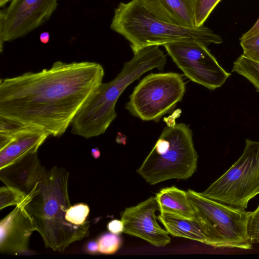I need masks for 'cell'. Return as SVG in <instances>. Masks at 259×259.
Here are the masks:
<instances>
[{"instance_id":"obj_18","label":"cell","mask_w":259,"mask_h":259,"mask_svg":"<svg viewBox=\"0 0 259 259\" xmlns=\"http://www.w3.org/2000/svg\"><path fill=\"white\" fill-rule=\"evenodd\" d=\"M232 71L246 78L259 92V62L241 55L234 62Z\"/></svg>"},{"instance_id":"obj_31","label":"cell","mask_w":259,"mask_h":259,"mask_svg":"<svg viewBox=\"0 0 259 259\" xmlns=\"http://www.w3.org/2000/svg\"><path fill=\"white\" fill-rule=\"evenodd\" d=\"M10 0H0V7L3 8L6 6V5L10 1Z\"/></svg>"},{"instance_id":"obj_7","label":"cell","mask_w":259,"mask_h":259,"mask_svg":"<svg viewBox=\"0 0 259 259\" xmlns=\"http://www.w3.org/2000/svg\"><path fill=\"white\" fill-rule=\"evenodd\" d=\"M202 196L241 209L259 194V141L245 140L238 159L204 191Z\"/></svg>"},{"instance_id":"obj_15","label":"cell","mask_w":259,"mask_h":259,"mask_svg":"<svg viewBox=\"0 0 259 259\" xmlns=\"http://www.w3.org/2000/svg\"><path fill=\"white\" fill-rule=\"evenodd\" d=\"M149 10L171 24L195 28L194 0H140Z\"/></svg>"},{"instance_id":"obj_1","label":"cell","mask_w":259,"mask_h":259,"mask_svg":"<svg viewBox=\"0 0 259 259\" xmlns=\"http://www.w3.org/2000/svg\"><path fill=\"white\" fill-rule=\"evenodd\" d=\"M94 62H55L48 69L0 80V116L62 136L103 82Z\"/></svg>"},{"instance_id":"obj_11","label":"cell","mask_w":259,"mask_h":259,"mask_svg":"<svg viewBox=\"0 0 259 259\" xmlns=\"http://www.w3.org/2000/svg\"><path fill=\"white\" fill-rule=\"evenodd\" d=\"M159 207L155 197L151 196L135 206L126 207L121 212L123 233L139 237L157 247L170 243L167 232L157 221L155 212Z\"/></svg>"},{"instance_id":"obj_24","label":"cell","mask_w":259,"mask_h":259,"mask_svg":"<svg viewBox=\"0 0 259 259\" xmlns=\"http://www.w3.org/2000/svg\"><path fill=\"white\" fill-rule=\"evenodd\" d=\"M247 231L251 243H259V205L255 210L250 212Z\"/></svg>"},{"instance_id":"obj_6","label":"cell","mask_w":259,"mask_h":259,"mask_svg":"<svg viewBox=\"0 0 259 259\" xmlns=\"http://www.w3.org/2000/svg\"><path fill=\"white\" fill-rule=\"evenodd\" d=\"M187 196L202 230L205 244L215 248L250 249L247 225L251 211L234 207L188 189Z\"/></svg>"},{"instance_id":"obj_25","label":"cell","mask_w":259,"mask_h":259,"mask_svg":"<svg viewBox=\"0 0 259 259\" xmlns=\"http://www.w3.org/2000/svg\"><path fill=\"white\" fill-rule=\"evenodd\" d=\"M108 231L113 234L119 235L123 232L124 225L122 221L114 219L110 221L107 226Z\"/></svg>"},{"instance_id":"obj_16","label":"cell","mask_w":259,"mask_h":259,"mask_svg":"<svg viewBox=\"0 0 259 259\" xmlns=\"http://www.w3.org/2000/svg\"><path fill=\"white\" fill-rule=\"evenodd\" d=\"M160 213L195 220L194 210L187 192L175 186L161 189L155 196Z\"/></svg>"},{"instance_id":"obj_13","label":"cell","mask_w":259,"mask_h":259,"mask_svg":"<svg viewBox=\"0 0 259 259\" xmlns=\"http://www.w3.org/2000/svg\"><path fill=\"white\" fill-rule=\"evenodd\" d=\"M35 231L32 222L21 205L0 221V251L17 255L29 250L30 237Z\"/></svg>"},{"instance_id":"obj_30","label":"cell","mask_w":259,"mask_h":259,"mask_svg":"<svg viewBox=\"0 0 259 259\" xmlns=\"http://www.w3.org/2000/svg\"><path fill=\"white\" fill-rule=\"evenodd\" d=\"M91 154L94 158H98L101 155L100 150L98 148L96 147L92 149Z\"/></svg>"},{"instance_id":"obj_10","label":"cell","mask_w":259,"mask_h":259,"mask_svg":"<svg viewBox=\"0 0 259 259\" xmlns=\"http://www.w3.org/2000/svg\"><path fill=\"white\" fill-rule=\"evenodd\" d=\"M59 0H11L0 11V52L4 44L26 36L51 17Z\"/></svg>"},{"instance_id":"obj_3","label":"cell","mask_w":259,"mask_h":259,"mask_svg":"<svg viewBox=\"0 0 259 259\" xmlns=\"http://www.w3.org/2000/svg\"><path fill=\"white\" fill-rule=\"evenodd\" d=\"M111 81L103 83L79 110L71 133L86 139L103 134L116 118V102L125 89L143 74L154 68L162 71L166 58L158 46L141 48Z\"/></svg>"},{"instance_id":"obj_14","label":"cell","mask_w":259,"mask_h":259,"mask_svg":"<svg viewBox=\"0 0 259 259\" xmlns=\"http://www.w3.org/2000/svg\"><path fill=\"white\" fill-rule=\"evenodd\" d=\"M47 170L35 152L0 168V180L22 192L27 199L35 191Z\"/></svg>"},{"instance_id":"obj_23","label":"cell","mask_w":259,"mask_h":259,"mask_svg":"<svg viewBox=\"0 0 259 259\" xmlns=\"http://www.w3.org/2000/svg\"><path fill=\"white\" fill-rule=\"evenodd\" d=\"M243 55L259 62V32L249 37L240 39Z\"/></svg>"},{"instance_id":"obj_22","label":"cell","mask_w":259,"mask_h":259,"mask_svg":"<svg viewBox=\"0 0 259 259\" xmlns=\"http://www.w3.org/2000/svg\"><path fill=\"white\" fill-rule=\"evenodd\" d=\"M221 0H194L196 27L204 25L211 12Z\"/></svg>"},{"instance_id":"obj_20","label":"cell","mask_w":259,"mask_h":259,"mask_svg":"<svg viewBox=\"0 0 259 259\" xmlns=\"http://www.w3.org/2000/svg\"><path fill=\"white\" fill-rule=\"evenodd\" d=\"M89 206L83 203H78L71 206L67 210L65 218L67 221L76 226H83L89 223L87 220L89 214Z\"/></svg>"},{"instance_id":"obj_26","label":"cell","mask_w":259,"mask_h":259,"mask_svg":"<svg viewBox=\"0 0 259 259\" xmlns=\"http://www.w3.org/2000/svg\"><path fill=\"white\" fill-rule=\"evenodd\" d=\"M85 251L90 254H95L99 251V246L97 241L92 240L89 241L85 245Z\"/></svg>"},{"instance_id":"obj_8","label":"cell","mask_w":259,"mask_h":259,"mask_svg":"<svg viewBox=\"0 0 259 259\" xmlns=\"http://www.w3.org/2000/svg\"><path fill=\"white\" fill-rule=\"evenodd\" d=\"M185 90L182 74L150 73L135 88L125 107L130 114L143 121L158 122L182 101Z\"/></svg>"},{"instance_id":"obj_5","label":"cell","mask_w":259,"mask_h":259,"mask_svg":"<svg viewBox=\"0 0 259 259\" xmlns=\"http://www.w3.org/2000/svg\"><path fill=\"white\" fill-rule=\"evenodd\" d=\"M198 158L189 125L174 121L163 130L136 172L152 185L170 179L185 180L196 171Z\"/></svg>"},{"instance_id":"obj_29","label":"cell","mask_w":259,"mask_h":259,"mask_svg":"<svg viewBox=\"0 0 259 259\" xmlns=\"http://www.w3.org/2000/svg\"><path fill=\"white\" fill-rule=\"evenodd\" d=\"M116 142L118 143L125 144L126 143V137L118 133L116 138Z\"/></svg>"},{"instance_id":"obj_9","label":"cell","mask_w":259,"mask_h":259,"mask_svg":"<svg viewBox=\"0 0 259 259\" xmlns=\"http://www.w3.org/2000/svg\"><path fill=\"white\" fill-rule=\"evenodd\" d=\"M163 46L185 76L210 90L221 87L231 75L201 43L181 41Z\"/></svg>"},{"instance_id":"obj_2","label":"cell","mask_w":259,"mask_h":259,"mask_svg":"<svg viewBox=\"0 0 259 259\" xmlns=\"http://www.w3.org/2000/svg\"><path fill=\"white\" fill-rule=\"evenodd\" d=\"M68 178L69 172L63 167L55 166L47 170L35 191L21 205L46 247L59 252L90 234V223L76 226L66 219L71 206Z\"/></svg>"},{"instance_id":"obj_17","label":"cell","mask_w":259,"mask_h":259,"mask_svg":"<svg viewBox=\"0 0 259 259\" xmlns=\"http://www.w3.org/2000/svg\"><path fill=\"white\" fill-rule=\"evenodd\" d=\"M157 220L169 234L175 237L205 243L206 238L200 225L195 220H190L166 213H160Z\"/></svg>"},{"instance_id":"obj_27","label":"cell","mask_w":259,"mask_h":259,"mask_svg":"<svg viewBox=\"0 0 259 259\" xmlns=\"http://www.w3.org/2000/svg\"><path fill=\"white\" fill-rule=\"evenodd\" d=\"M259 32V18L253 26L241 37L240 39H245L254 35Z\"/></svg>"},{"instance_id":"obj_4","label":"cell","mask_w":259,"mask_h":259,"mask_svg":"<svg viewBox=\"0 0 259 259\" xmlns=\"http://www.w3.org/2000/svg\"><path fill=\"white\" fill-rule=\"evenodd\" d=\"M110 29L128 41L133 52L146 47L181 41H196L206 47L223 42L220 35L204 25L189 28L162 20L140 0L119 3L114 10Z\"/></svg>"},{"instance_id":"obj_12","label":"cell","mask_w":259,"mask_h":259,"mask_svg":"<svg viewBox=\"0 0 259 259\" xmlns=\"http://www.w3.org/2000/svg\"><path fill=\"white\" fill-rule=\"evenodd\" d=\"M50 135L42 128L19 122L11 130L0 133V168L38 148Z\"/></svg>"},{"instance_id":"obj_21","label":"cell","mask_w":259,"mask_h":259,"mask_svg":"<svg viewBox=\"0 0 259 259\" xmlns=\"http://www.w3.org/2000/svg\"><path fill=\"white\" fill-rule=\"evenodd\" d=\"M100 253L105 254L115 253L122 244L121 238L118 235L106 233L99 237L97 240Z\"/></svg>"},{"instance_id":"obj_19","label":"cell","mask_w":259,"mask_h":259,"mask_svg":"<svg viewBox=\"0 0 259 259\" xmlns=\"http://www.w3.org/2000/svg\"><path fill=\"white\" fill-rule=\"evenodd\" d=\"M26 196L19 190L7 186L0 188V209L12 205H21Z\"/></svg>"},{"instance_id":"obj_28","label":"cell","mask_w":259,"mask_h":259,"mask_svg":"<svg viewBox=\"0 0 259 259\" xmlns=\"http://www.w3.org/2000/svg\"><path fill=\"white\" fill-rule=\"evenodd\" d=\"M39 39L41 43L47 44L50 40V34L47 31L42 32L39 35Z\"/></svg>"}]
</instances>
